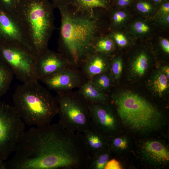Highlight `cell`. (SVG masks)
<instances>
[{
  "instance_id": "obj_15",
  "label": "cell",
  "mask_w": 169,
  "mask_h": 169,
  "mask_svg": "<svg viewBox=\"0 0 169 169\" xmlns=\"http://www.w3.org/2000/svg\"><path fill=\"white\" fill-rule=\"evenodd\" d=\"M89 104L108 103L107 95L98 89L90 80H87L78 90Z\"/></svg>"
},
{
  "instance_id": "obj_11",
  "label": "cell",
  "mask_w": 169,
  "mask_h": 169,
  "mask_svg": "<svg viewBox=\"0 0 169 169\" xmlns=\"http://www.w3.org/2000/svg\"><path fill=\"white\" fill-rule=\"evenodd\" d=\"M69 66L60 54L49 49L37 59L36 70L38 80L41 81Z\"/></svg>"
},
{
  "instance_id": "obj_18",
  "label": "cell",
  "mask_w": 169,
  "mask_h": 169,
  "mask_svg": "<svg viewBox=\"0 0 169 169\" xmlns=\"http://www.w3.org/2000/svg\"><path fill=\"white\" fill-rule=\"evenodd\" d=\"M109 0H71V3L78 8L90 11L97 8H107Z\"/></svg>"
},
{
  "instance_id": "obj_37",
  "label": "cell",
  "mask_w": 169,
  "mask_h": 169,
  "mask_svg": "<svg viewBox=\"0 0 169 169\" xmlns=\"http://www.w3.org/2000/svg\"><path fill=\"white\" fill-rule=\"evenodd\" d=\"M154 2L156 3H160L163 0H152Z\"/></svg>"
},
{
  "instance_id": "obj_32",
  "label": "cell",
  "mask_w": 169,
  "mask_h": 169,
  "mask_svg": "<svg viewBox=\"0 0 169 169\" xmlns=\"http://www.w3.org/2000/svg\"><path fill=\"white\" fill-rule=\"evenodd\" d=\"M161 46L164 51L167 53H169V41L166 38H162L161 41Z\"/></svg>"
},
{
  "instance_id": "obj_16",
  "label": "cell",
  "mask_w": 169,
  "mask_h": 169,
  "mask_svg": "<svg viewBox=\"0 0 169 169\" xmlns=\"http://www.w3.org/2000/svg\"><path fill=\"white\" fill-rule=\"evenodd\" d=\"M109 148L90 156L87 169H103L111 157Z\"/></svg>"
},
{
  "instance_id": "obj_23",
  "label": "cell",
  "mask_w": 169,
  "mask_h": 169,
  "mask_svg": "<svg viewBox=\"0 0 169 169\" xmlns=\"http://www.w3.org/2000/svg\"><path fill=\"white\" fill-rule=\"evenodd\" d=\"M168 80L164 74H159L153 83V88L155 91L160 94L165 91L168 86Z\"/></svg>"
},
{
  "instance_id": "obj_31",
  "label": "cell",
  "mask_w": 169,
  "mask_h": 169,
  "mask_svg": "<svg viewBox=\"0 0 169 169\" xmlns=\"http://www.w3.org/2000/svg\"><path fill=\"white\" fill-rule=\"evenodd\" d=\"M160 12L163 15H167L169 13V3L166 2L163 4L160 8Z\"/></svg>"
},
{
  "instance_id": "obj_22",
  "label": "cell",
  "mask_w": 169,
  "mask_h": 169,
  "mask_svg": "<svg viewBox=\"0 0 169 169\" xmlns=\"http://www.w3.org/2000/svg\"><path fill=\"white\" fill-rule=\"evenodd\" d=\"M109 148L111 152L118 150H124L128 147L127 140L124 138L116 137L114 136L108 138Z\"/></svg>"
},
{
  "instance_id": "obj_13",
  "label": "cell",
  "mask_w": 169,
  "mask_h": 169,
  "mask_svg": "<svg viewBox=\"0 0 169 169\" xmlns=\"http://www.w3.org/2000/svg\"><path fill=\"white\" fill-rule=\"evenodd\" d=\"M90 156L109 148L108 137L90 127L82 133Z\"/></svg>"
},
{
  "instance_id": "obj_33",
  "label": "cell",
  "mask_w": 169,
  "mask_h": 169,
  "mask_svg": "<svg viewBox=\"0 0 169 169\" xmlns=\"http://www.w3.org/2000/svg\"><path fill=\"white\" fill-rule=\"evenodd\" d=\"M131 1V0H117V3L120 7H125L129 4Z\"/></svg>"
},
{
  "instance_id": "obj_8",
  "label": "cell",
  "mask_w": 169,
  "mask_h": 169,
  "mask_svg": "<svg viewBox=\"0 0 169 169\" xmlns=\"http://www.w3.org/2000/svg\"><path fill=\"white\" fill-rule=\"evenodd\" d=\"M0 43L18 45L26 48L33 53L13 13L11 11L5 9L1 5Z\"/></svg>"
},
{
  "instance_id": "obj_34",
  "label": "cell",
  "mask_w": 169,
  "mask_h": 169,
  "mask_svg": "<svg viewBox=\"0 0 169 169\" xmlns=\"http://www.w3.org/2000/svg\"><path fill=\"white\" fill-rule=\"evenodd\" d=\"M163 71L165 73L167 78L169 80V68L168 66H165L163 68Z\"/></svg>"
},
{
  "instance_id": "obj_14",
  "label": "cell",
  "mask_w": 169,
  "mask_h": 169,
  "mask_svg": "<svg viewBox=\"0 0 169 169\" xmlns=\"http://www.w3.org/2000/svg\"><path fill=\"white\" fill-rule=\"evenodd\" d=\"M145 156L151 161L157 164H164L169 161L168 149L162 143L157 141L146 142L142 147Z\"/></svg>"
},
{
  "instance_id": "obj_10",
  "label": "cell",
  "mask_w": 169,
  "mask_h": 169,
  "mask_svg": "<svg viewBox=\"0 0 169 169\" xmlns=\"http://www.w3.org/2000/svg\"><path fill=\"white\" fill-rule=\"evenodd\" d=\"M86 80L80 69L69 66L41 81L57 92L78 88Z\"/></svg>"
},
{
  "instance_id": "obj_24",
  "label": "cell",
  "mask_w": 169,
  "mask_h": 169,
  "mask_svg": "<svg viewBox=\"0 0 169 169\" xmlns=\"http://www.w3.org/2000/svg\"><path fill=\"white\" fill-rule=\"evenodd\" d=\"M123 68L122 61L120 59L114 60L110 65V73L112 77L115 79L120 78Z\"/></svg>"
},
{
  "instance_id": "obj_38",
  "label": "cell",
  "mask_w": 169,
  "mask_h": 169,
  "mask_svg": "<svg viewBox=\"0 0 169 169\" xmlns=\"http://www.w3.org/2000/svg\"><path fill=\"white\" fill-rule=\"evenodd\" d=\"M17 0H16V1H17Z\"/></svg>"
},
{
  "instance_id": "obj_17",
  "label": "cell",
  "mask_w": 169,
  "mask_h": 169,
  "mask_svg": "<svg viewBox=\"0 0 169 169\" xmlns=\"http://www.w3.org/2000/svg\"><path fill=\"white\" fill-rule=\"evenodd\" d=\"M13 74L8 66L0 60V98L8 90L13 79Z\"/></svg>"
},
{
  "instance_id": "obj_25",
  "label": "cell",
  "mask_w": 169,
  "mask_h": 169,
  "mask_svg": "<svg viewBox=\"0 0 169 169\" xmlns=\"http://www.w3.org/2000/svg\"><path fill=\"white\" fill-rule=\"evenodd\" d=\"M136 8L138 11L143 13H148L152 9V7L151 3L146 1L138 2L136 5Z\"/></svg>"
},
{
  "instance_id": "obj_12",
  "label": "cell",
  "mask_w": 169,
  "mask_h": 169,
  "mask_svg": "<svg viewBox=\"0 0 169 169\" xmlns=\"http://www.w3.org/2000/svg\"><path fill=\"white\" fill-rule=\"evenodd\" d=\"M101 54L93 51L81 66L80 69L87 80L110 69V64Z\"/></svg>"
},
{
  "instance_id": "obj_36",
  "label": "cell",
  "mask_w": 169,
  "mask_h": 169,
  "mask_svg": "<svg viewBox=\"0 0 169 169\" xmlns=\"http://www.w3.org/2000/svg\"><path fill=\"white\" fill-rule=\"evenodd\" d=\"M5 169V163L4 161H0V169Z\"/></svg>"
},
{
  "instance_id": "obj_28",
  "label": "cell",
  "mask_w": 169,
  "mask_h": 169,
  "mask_svg": "<svg viewBox=\"0 0 169 169\" xmlns=\"http://www.w3.org/2000/svg\"><path fill=\"white\" fill-rule=\"evenodd\" d=\"M16 3V0H0V5L10 11H12L14 9Z\"/></svg>"
},
{
  "instance_id": "obj_30",
  "label": "cell",
  "mask_w": 169,
  "mask_h": 169,
  "mask_svg": "<svg viewBox=\"0 0 169 169\" xmlns=\"http://www.w3.org/2000/svg\"><path fill=\"white\" fill-rule=\"evenodd\" d=\"M105 169H122V167L117 161L115 159H112L109 161Z\"/></svg>"
},
{
  "instance_id": "obj_3",
  "label": "cell",
  "mask_w": 169,
  "mask_h": 169,
  "mask_svg": "<svg viewBox=\"0 0 169 169\" xmlns=\"http://www.w3.org/2000/svg\"><path fill=\"white\" fill-rule=\"evenodd\" d=\"M38 81L18 85L13 95L15 111L28 125L41 126L49 124L58 113L55 98Z\"/></svg>"
},
{
  "instance_id": "obj_9",
  "label": "cell",
  "mask_w": 169,
  "mask_h": 169,
  "mask_svg": "<svg viewBox=\"0 0 169 169\" xmlns=\"http://www.w3.org/2000/svg\"><path fill=\"white\" fill-rule=\"evenodd\" d=\"M91 126L108 137L118 130V123L111 106L108 103L89 104Z\"/></svg>"
},
{
  "instance_id": "obj_6",
  "label": "cell",
  "mask_w": 169,
  "mask_h": 169,
  "mask_svg": "<svg viewBox=\"0 0 169 169\" xmlns=\"http://www.w3.org/2000/svg\"><path fill=\"white\" fill-rule=\"evenodd\" d=\"M37 59L31 51L21 46L0 43V60L23 83L38 81L36 70Z\"/></svg>"
},
{
  "instance_id": "obj_21",
  "label": "cell",
  "mask_w": 169,
  "mask_h": 169,
  "mask_svg": "<svg viewBox=\"0 0 169 169\" xmlns=\"http://www.w3.org/2000/svg\"><path fill=\"white\" fill-rule=\"evenodd\" d=\"M148 66V60L146 55L144 53L140 54L134 61L133 69L135 73L141 76L145 73Z\"/></svg>"
},
{
  "instance_id": "obj_35",
  "label": "cell",
  "mask_w": 169,
  "mask_h": 169,
  "mask_svg": "<svg viewBox=\"0 0 169 169\" xmlns=\"http://www.w3.org/2000/svg\"><path fill=\"white\" fill-rule=\"evenodd\" d=\"M52 2V3L54 6L56 4L59 3L66 1V0H51Z\"/></svg>"
},
{
  "instance_id": "obj_5",
  "label": "cell",
  "mask_w": 169,
  "mask_h": 169,
  "mask_svg": "<svg viewBox=\"0 0 169 169\" xmlns=\"http://www.w3.org/2000/svg\"><path fill=\"white\" fill-rule=\"evenodd\" d=\"M56 92L59 122L68 129L82 133L91 126L89 104L78 91Z\"/></svg>"
},
{
  "instance_id": "obj_29",
  "label": "cell",
  "mask_w": 169,
  "mask_h": 169,
  "mask_svg": "<svg viewBox=\"0 0 169 169\" xmlns=\"http://www.w3.org/2000/svg\"><path fill=\"white\" fill-rule=\"evenodd\" d=\"M126 16V14L125 12L119 11L114 13L112 16V19L115 23H118L124 21Z\"/></svg>"
},
{
  "instance_id": "obj_4",
  "label": "cell",
  "mask_w": 169,
  "mask_h": 169,
  "mask_svg": "<svg viewBox=\"0 0 169 169\" xmlns=\"http://www.w3.org/2000/svg\"><path fill=\"white\" fill-rule=\"evenodd\" d=\"M112 98L119 117L131 129L146 132L157 128L161 121V114L150 103L130 92L122 93Z\"/></svg>"
},
{
  "instance_id": "obj_7",
  "label": "cell",
  "mask_w": 169,
  "mask_h": 169,
  "mask_svg": "<svg viewBox=\"0 0 169 169\" xmlns=\"http://www.w3.org/2000/svg\"><path fill=\"white\" fill-rule=\"evenodd\" d=\"M25 132V123L13 106L0 102V161L14 151Z\"/></svg>"
},
{
  "instance_id": "obj_20",
  "label": "cell",
  "mask_w": 169,
  "mask_h": 169,
  "mask_svg": "<svg viewBox=\"0 0 169 169\" xmlns=\"http://www.w3.org/2000/svg\"><path fill=\"white\" fill-rule=\"evenodd\" d=\"M113 41L108 38L97 39L93 46V51L102 54L108 53L112 51L114 48Z\"/></svg>"
},
{
  "instance_id": "obj_19",
  "label": "cell",
  "mask_w": 169,
  "mask_h": 169,
  "mask_svg": "<svg viewBox=\"0 0 169 169\" xmlns=\"http://www.w3.org/2000/svg\"><path fill=\"white\" fill-rule=\"evenodd\" d=\"M108 71L95 75L90 79L98 89L104 93L105 91L110 88L112 80L113 78L110 73H107Z\"/></svg>"
},
{
  "instance_id": "obj_27",
  "label": "cell",
  "mask_w": 169,
  "mask_h": 169,
  "mask_svg": "<svg viewBox=\"0 0 169 169\" xmlns=\"http://www.w3.org/2000/svg\"><path fill=\"white\" fill-rule=\"evenodd\" d=\"M113 38L116 43L120 47H124L127 44V40L126 38L121 33H115L113 35Z\"/></svg>"
},
{
  "instance_id": "obj_2",
  "label": "cell",
  "mask_w": 169,
  "mask_h": 169,
  "mask_svg": "<svg viewBox=\"0 0 169 169\" xmlns=\"http://www.w3.org/2000/svg\"><path fill=\"white\" fill-rule=\"evenodd\" d=\"M54 7L50 0H18L11 11L37 59L49 49L55 29Z\"/></svg>"
},
{
  "instance_id": "obj_26",
  "label": "cell",
  "mask_w": 169,
  "mask_h": 169,
  "mask_svg": "<svg viewBox=\"0 0 169 169\" xmlns=\"http://www.w3.org/2000/svg\"><path fill=\"white\" fill-rule=\"evenodd\" d=\"M134 28L139 33H144L147 32L150 30L148 25L141 22L136 23L134 25Z\"/></svg>"
},
{
  "instance_id": "obj_1",
  "label": "cell",
  "mask_w": 169,
  "mask_h": 169,
  "mask_svg": "<svg viewBox=\"0 0 169 169\" xmlns=\"http://www.w3.org/2000/svg\"><path fill=\"white\" fill-rule=\"evenodd\" d=\"M66 1L56 4L59 10L61 25L58 53L72 67L80 69L93 51L97 40V17L95 10L80 9Z\"/></svg>"
}]
</instances>
